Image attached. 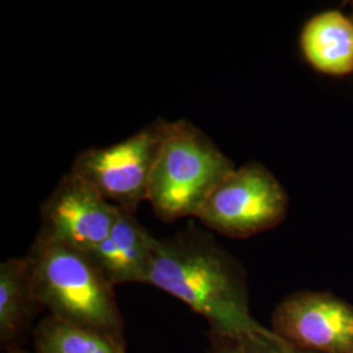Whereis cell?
<instances>
[{"label":"cell","mask_w":353,"mask_h":353,"mask_svg":"<svg viewBox=\"0 0 353 353\" xmlns=\"http://www.w3.org/2000/svg\"><path fill=\"white\" fill-rule=\"evenodd\" d=\"M212 353H318L284 341L272 330L263 332L217 334L208 331Z\"/></svg>","instance_id":"12"},{"label":"cell","mask_w":353,"mask_h":353,"mask_svg":"<svg viewBox=\"0 0 353 353\" xmlns=\"http://www.w3.org/2000/svg\"><path fill=\"white\" fill-rule=\"evenodd\" d=\"M170 121L157 119L117 144L80 152L71 170L114 205L137 214L148 201L153 168Z\"/></svg>","instance_id":"5"},{"label":"cell","mask_w":353,"mask_h":353,"mask_svg":"<svg viewBox=\"0 0 353 353\" xmlns=\"http://www.w3.org/2000/svg\"><path fill=\"white\" fill-rule=\"evenodd\" d=\"M26 256L38 303L49 316L125 338L114 287L87 254L34 241Z\"/></svg>","instance_id":"2"},{"label":"cell","mask_w":353,"mask_h":353,"mask_svg":"<svg viewBox=\"0 0 353 353\" xmlns=\"http://www.w3.org/2000/svg\"><path fill=\"white\" fill-rule=\"evenodd\" d=\"M4 353H29L26 352V351H23V350H20V348H11V350H7Z\"/></svg>","instance_id":"13"},{"label":"cell","mask_w":353,"mask_h":353,"mask_svg":"<svg viewBox=\"0 0 353 353\" xmlns=\"http://www.w3.org/2000/svg\"><path fill=\"white\" fill-rule=\"evenodd\" d=\"M351 6H352V8H353V1H352V3H351Z\"/></svg>","instance_id":"14"},{"label":"cell","mask_w":353,"mask_h":353,"mask_svg":"<svg viewBox=\"0 0 353 353\" xmlns=\"http://www.w3.org/2000/svg\"><path fill=\"white\" fill-rule=\"evenodd\" d=\"M352 17H353V16H352Z\"/></svg>","instance_id":"15"},{"label":"cell","mask_w":353,"mask_h":353,"mask_svg":"<svg viewBox=\"0 0 353 353\" xmlns=\"http://www.w3.org/2000/svg\"><path fill=\"white\" fill-rule=\"evenodd\" d=\"M272 331L318 353H353V305L331 292L300 290L275 307Z\"/></svg>","instance_id":"7"},{"label":"cell","mask_w":353,"mask_h":353,"mask_svg":"<svg viewBox=\"0 0 353 353\" xmlns=\"http://www.w3.org/2000/svg\"><path fill=\"white\" fill-rule=\"evenodd\" d=\"M154 245L156 237L135 214L119 208L109 236L87 255L114 288L130 283L147 284Z\"/></svg>","instance_id":"8"},{"label":"cell","mask_w":353,"mask_h":353,"mask_svg":"<svg viewBox=\"0 0 353 353\" xmlns=\"http://www.w3.org/2000/svg\"><path fill=\"white\" fill-rule=\"evenodd\" d=\"M290 198L265 165L252 161L234 168L210 194L196 219L229 239L245 240L279 227Z\"/></svg>","instance_id":"4"},{"label":"cell","mask_w":353,"mask_h":353,"mask_svg":"<svg viewBox=\"0 0 353 353\" xmlns=\"http://www.w3.org/2000/svg\"><path fill=\"white\" fill-rule=\"evenodd\" d=\"M118 214L119 207L68 172L41 207V228L34 241L88 254L109 236Z\"/></svg>","instance_id":"6"},{"label":"cell","mask_w":353,"mask_h":353,"mask_svg":"<svg viewBox=\"0 0 353 353\" xmlns=\"http://www.w3.org/2000/svg\"><path fill=\"white\" fill-rule=\"evenodd\" d=\"M147 284L186 303L210 332H263L249 306L248 275L240 261L202 229L190 227L156 239Z\"/></svg>","instance_id":"1"},{"label":"cell","mask_w":353,"mask_h":353,"mask_svg":"<svg viewBox=\"0 0 353 353\" xmlns=\"http://www.w3.org/2000/svg\"><path fill=\"white\" fill-rule=\"evenodd\" d=\"M234 168L199 127L186 119L170 121L153 168L147 202L164 223L196 217L210 194Z\"/></svg>","instance_id":"3"},{"label":"cell","mask_w":353,"mask_h":353,"mask_svg":"<svg viewBox=\"0 0 353 353\" xmlns=\"http://www.w3.org/2000/svg\"><path fill=\"white\" fill-rule=\"evenodd\" d=\"M33 353H127L125 338L48 316L34 331Z\"/></svg>","instance_id":"11"},{"label":"cell","mask_w":353,"mask_h":353,"mask_svg":"<svg viewBox=\"0 0 353 353\" xmlns=\"http://www.w3.org/2000/svg\"><path fill=\"white\" fill-rule=\"evenodd\" d=\"M42 306L34 292L26 256L10 258L0 265V343L6 350L17 348Z\"/></svg>","instance_id":"10"},{"label":"cell","mask_w":353,"mask_h":353,"mask_svg":"<svg viewBox=\"0 0 353 353\" xmlns=\"http://www.w3.org/2000/svg\"><path fill=\"white\" fill-rule=\"evenodd\" d=\"M300 48L306 62L321 74H353V17L335 10L318 13L303 26Z\"/></svg>","instance_id":"9"}]
</instances>
